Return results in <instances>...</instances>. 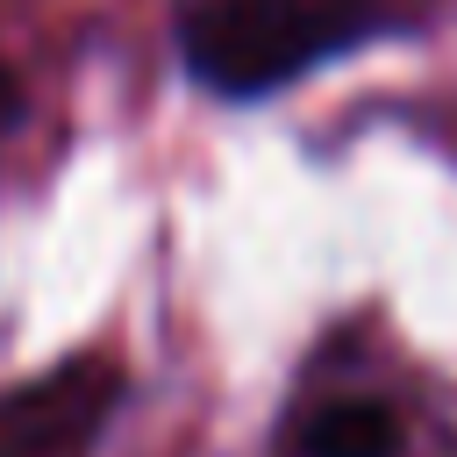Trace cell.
Wrapping results in <instances>:
<instances>
[{"label":"cell","mask_w":457,"mask_h":457,"mask_svg":"<svg viewBox=\"0 0 457 457\" xmlns=\"http://www.w3.org/2000/svg\"><path fill=\"white\" fill-rule=\"evenodd\" d=\"M300 457H400V414L371 393L321 400L300 421Z\"/></svg>","instance_id":"7a4b0ae2"},{"label":"cell","mask_w":457,"mask_h":457,"mask_svg":"<svg viewBox=\"0 0 457 457\" xmlns=\"http://www.w3.org/2000/svg\"><path fill=\"white\" fill-rule=\"evenodd\" d=\"M14 107H21V86H14V71H7V64H0V129H7V121H14Z\"/></svg>","instance_id":"3957f363"},{"label":"cell","mask_w":457,"mask_h":457,"mask_svg":"<svg viewBox=\"0 0 457 457\" xmlns=\"http://www.w3.org/2000/svg\"><path fill=\"white\" fill-rule=\"evenodd\" d=\"M393 29V0H193L179 64L214 100H264Z\"/></svg>","instance_id":"6da1fadb"}]
</instances>
